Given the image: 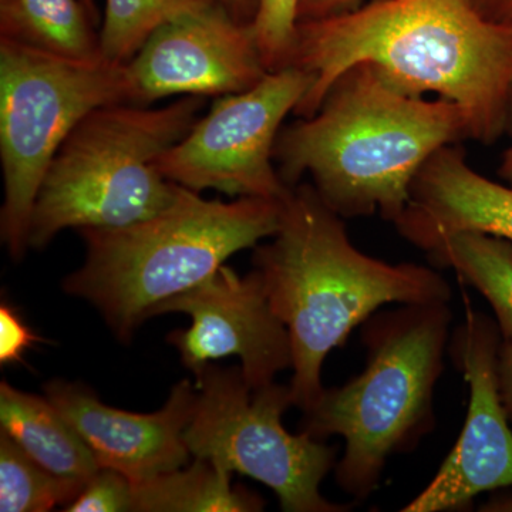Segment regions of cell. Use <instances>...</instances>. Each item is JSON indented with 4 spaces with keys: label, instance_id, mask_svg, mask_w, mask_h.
I'll return each mask as SVG.
<instances>
[{
    "label": "cell",
    "instance_id": "cell-24",
    "mask_svg": "<svg viewBox=\"0 0 512 512\" xmlns=\"http://www.w3.org/2000/svg\"><path fill=\"white\" fill-rule=\"evenodd\" d=\"M365 0H301L299 22L332 18L342 13L352 12L363 5Z\"/></svg>",
    "mask_w": 512,
    "mask_h": 512
},
{
    "label": "cell",
    "instance_id": "cell-19",
    "mask_svg": "<svg viewBox=\"0 0 512 512\" xmlns=\"http://www.w3.org/2000/svg\"><path fill=\"white\" fill-rule=\"evenodd\" d=\"M86 484L40 466L0 431V511L46 512L67 507Z\"/></svg>",
    "mask_w": 512,
    "mask_h": 512
},
{
    "label": "cell",
    "instance_id": "cell-18",
    "mask_svg": "<svg viewBox=\"0 0 512 512\" xmlns=\"http://www.w3.org/2000/svg\"><path fill=\"white\" fill-rule=\"evenodd\" d=\"M437 268L453 269L493 308L503 340H512V242L484 232H456L424 249Z\"/></svg>",
    "mask_w": 512,
    "mask_h": 512
},
{
    "label": "cell",
    "instance_id": "cell-16",
    "mask_svg": "<svg viewBox=\"0 0 512 512\" xmlns=\"http://www.w3.org/2000/svg\"><path fill=\"white\" fill-rule=\"evenodd\" d=\"M82 0H0V40L77 62H97L99 32Z\"/></svg>",
    "mask_w": 512,
    "mask_h": 512
},
{
    "label": "cell",
    "instance_id": "cell-1",
    "mask_svg": "<svg viewBox=\"0 0 512 512\" xmlns=\"http://www.w3.org/2000/svg\"><path fill=\"white\" fill-rule=\"evenodd\" d=\"M360 63L412 96L456 103L468 114L473 141L493 144L505 133L512 20L487 18L471 0H372L299 22L291 66L312 83L293 114L313 116L330 86Z\"/></svg>",
    "mask_w": 512,
    "mask_h": 512
},
{
    "label": "cell",
    "instance_id": "cell-21",
    "mask_svg": "<svg viewBox=\"0 0 512 512\" xmlns=\"http://www.w3.org/2000/svg\"><path fill=\"white\" fill-rule=\"evenodd\" d=\"M252 29L269 73L291 66L301 0H255Z\"/></svg>",
    "mask_w": 512,
    "mask_h": 512
},
{
    "label": "cell",
    "instance_id": "cell-23",
    "mask_svg": "<svg viewBox=\"0 0 512 512\" xmlns=\"http://www.w3.org/2000/svg\"><path fill=\"white\" fill-rule=\"evenodd\" d=\"M36 342L42 339L23 322L16 309L3 301L0 306V363L22 362L23 353Z\"/></svg>",
    "mask_w": 512,
    "mask_h": 512
},
{
    "label": "cell",
    "instance_id": "cell-8",
    "mask_svg": "<svg viewBox=\"0 0 512 512\" xmlns=\"http://www.w3.org/2000/svg\"><path fill=\"white\" fill-rule=\"evenodd\" d=\"M197 379V406L185 443L192 458H207L231 473L271 488L285 512H345L320 493L335 468L336 448L302 431L285 429L293 406L291 387L271 383L252 389L241 366L210 363Z\"/></svg>",
    "mask_w": 512,
    "mask_h": 512
},
{
    "label": "cell",
    "instance_id": "cell-5",
    "mask_svg": "<svg viewBox=\"0 0 512 512\" xmlns=\"http://www.w3.org/2000/svg\"><path fill=\"white\" fill-rule=\"evenodd\" d=\"M453 313L448 303H410L376 312L362 325L366 367L343 386L323 389L303 412L299 431L316 440L339 436V487L365 501L394 454L407 453L434 429V387L444 370Z\"/></svg>",
    "mask_w": 512,
    "mask_h": 512
},
{
    "label": "cell",
    "instance_id": "cell-11",
    "mask_svg": "<svg viewBox=\"0 0 512 512\" xmlns=\"http://www.w3.org/2000/svg\"><path fill=\"white\" fill-rule=\"evenodd\" d=\"M130 103L245 92L268 74L252 23L214 0L154 30L126 64Z\"/></svg>",
    "mask_w": 512,
    "mask_h": 512
},
{
    "label": "cell",
    "instance_id": "cell-29",
    "mask_svg": "<svg viewBox=\"0 0 512 512\" xmlns=\"http://www.w3.org/2000/svg\"><path fill=\"white\" fill-rule=\"evenodd\" d=\"M84 8L89 12L90 18H92L94 25L99 28L100 25V15L99 9H97L96 0H82Z\"/></svg>",
    "mask_w": 512,
    "mask_h": 512
},
{
    "label": "cell",
    "instance_id": "cell-17",
    "mask_svg": "<svg viewBox=\"0 0 512 512\" xmlns=\"http://www.w3.org/2000/svg\"><path fill=\"white\" fill-rule=\"evenodd\" d=\"M207 458L133 483V512H256L264 501Z\"/></svg>",
    "mask_w": 512,
    "mask_h": 512
},
{
    "label": "cell",
    "instance_id": "cell-12",
    "mask_svg": "<svg viewBox=\"0 0 512 512\" xmlns=\"http://www.w3.org/2000/svg\"><path fill=\"white\" fill-rule=\"evenodd\" d=\"M184 313L188 329L167 336L181 362L200 375L211 362L237 356L252 389L275 382L292 366L291 339L269 303L258 271L247 276L222 265L214 275L158 306L154 316Z\"/></svg>",
    "mask_w": 512,
    "mask_h": 512
},
{
    "label": "cell",
    "instance_id": "cell-20",
    "mask_svg": "<svg viewBox=\"0 0 512 512\" xmlns=\"http://www.w3.org/2000/svg\"><path fill=\"white\" fill-rule=\"evenodd\" d=\"M214 0H106L99 37L106 62L127 64L154 30Z\"/></svg>",
    "mask_w": 512,
    "mask_h": 512
},
{
    "label": "cell",
    "instance_id": "cell-4",
    "mask_svg": "<svg viewBox=\"0 0 512 512\" xmlns=\"http://www.w3.org/2000/svg\"><path fill=\"white\" fill-rule=\"evenodd\" d=\"M284 201L207 200L180 185L175 200L153 217L80 229L86 258L64 278V292L92 303L116 338L130 343L158 306L210 278L229 256L274 237Z\"/></svg>",
    "mask_w": 512,
    "mask_h": 512
},
{
    "label": "cell",
    "instance_id": "cell-27",
    "mask_svg": "<svg viewBox=\"0 0 512 512\" xmlns=\"http://www.w3.org/2000/svg\"><path fill=\"white\" fill-rule=\"evenodd\" d=\"M221 2L241 22L251 23L254 20L255 0H221Z\"/></svg>",
    "mask_w": 512,
    "mask_h": 512
},
{
    "label": "cell",
    "instance_id": "cell-7",
    "mask_svg": "<svg viewBox=\"0 0 512 512\" xmlns=\"http://www.w3.org/2000/svg\"><path fill=\"white\" fill-rule=\"evenodd\" d=\"M130 103L126 64L77 62L0 40V238L28 252L37 191L64 140L93 110Z\"/></svg>",
    "mask_w": 512,
    "mask_h": 512
},
{
    "label": "cell",
    "instance_id": "cell-3",
    "mask_svg": "<svg viewBox=\"0 0 512 512\" xmlns=\"http://www.w3.org/2000/svg\"><path fill=\"white\" fill-rule=\"evenodd\" d=\"M345 218L299 183L284 201L281 225L256 245L254 269L291 339L293 407L311 409L322 394V366L350 333L389 303H448L453 291L427 266L389 264L350 241Z\"/></svg>",
    "mask_w": 512,
    "mask_h": 512
},
{
    "label": "cell",
    "instance_id": "cell-2",
    "mask_svg": "<svg viewBox=\"0 0 512 512\" xmlns=\"http://www.w3.org/2000/svg\"><path fill=\"white\" fill-rule=\"evenodd\" d=\"M464 140H473L471 123L456 103L412 96L360 63L330 86L313 116L282 127L274 158L289 188L311 175L345 220L380 214L394 224L423 165Z\"/></svg>",
    "mask_w": 512,
    "mask_h": 512
},
{
    "label": "cell",
    "instance_id": "cell-14",
    "mask_svg": "<svg viewBox=\"0 0 512 512\" xmlns=\"http://www.w3.org/2000/svg\"><path fill=\"white\" fill-rule=\"evenodd\" d=\"M394 227L423 251L456 232H484L512 242V185L478 173L457 144L440 148L417 174Z\"/></svg>",
    "mask_w": 512,
    "mask_h": 512
},
{
    "label": "cell",
    "instance_id": "cell-25",
    "mask_svg": "<svg viewBox=\"0 0 512 512\" xmlns=\"http://www.w3.org/2000/svg\"><path fill=\"white\" fill-rule=\"evenodd\" d=\"M497 377L501 400L512 423V340L501 342L498 350Z\"/></svg>",
    "mask_w": 512,
    "mask_h": 512
},
{
    "label": "cell",
    "instance_id": "cell-13",
    "mask_svg": "<svg viewBox=\"0 0 512 512\" xmlns=\"http://www.w3.org/2000/svg\"><path fill=\"white\" fill-rule=\"evenodd\" d=\"M45 396L66 417L99 467L113 468L133 483L187 466L185 443L197 406V386L181 380L156 413L124 412L101 402L92 387L80 382L50 380Z\"/></svg>",
    "mask_w": 512,
    "mask_h": 512
},
{
    "label": "cell",
    "instance_id": "cell-9",
    "mask_svg": "<svg viewBox=\"0 0 512 512\" xmlns=\"http://www.w3.org/2000/svg\"><path fill=\"white\" fill-rule=\"evenodd\" d=\"M311 83L308 73L288 66L266 74L245 92L217 97L207 116L157 158V170L192 191L285 200L292 188L276 168V138Z\"/></svg>",
    "mask_w": 512,
    "mask_h": 512
},
{
    "label": "cell",
    "instance_id": "cell-30",
    "mask_svg": "<svg viewBox=\"0 0 512 512\" xmlns=\"http://www.w3.org/2000/svg\"><path fill=\"white\" fill-rule=\"evenodd\" d=\"M508 20H512V13H511L510 19H508Z\"/></svg>",
    "mask_w": 512,
    "mask_h": 512
},
{
    "label": "cell",
    "instance_id": "cell-6",
    "mask_svg": "<svg viewBox=\"0 0 512 512\" xmlns=\"http://www.w3.org/2000/svg\"><path fill=\"white\" fill-rule=\"evenodd\" d=\"M207 97L163 107L116 103L87 114L53 157L30 217L29 249H45L64 229L120 228L167 208L180 185L156 161L201 117Z\"/></svg>",
    "mask_w": 512,
    "mask_h": 512
},
{
    "label": "cell",
    "instance_id": "cell-15",
    "mask_svg": "<svg viewBox=\"0 0 512 512\" xmlns=\"http://www.w3.org/2000/svg\"><path fill=\"white\" fill-rule=\"evenodd\" d=\"M0 431L57 476L89 481L99 470L96 458L72 424L46 396L0 383Z\"/></svg>",
    "mask_w": 512,
    "mask_h": 512
},
{
    "label": "cell",
    "instance_id": "cell-10",
    "mask_svg": "<svg viewBox=\"0 0 512 512\" xmlns=\"http://www.w3.org/2000/svg\"><path fill=\"white\" fill-rule=\"evenodd\" d=\"M501 338L497 322L468 308L448 353L470 387L463 430L436 477L403 512L468 510L487 491L512 487V431L498 389Z\"/></svg>",
    "mask_w": 512,
    "mask_h": 512
},
{
    "label": "cell",
    "instance_id": "cell-28",
    "mask_svg": "<svg viewBox=\"0 0 512 512\" xmlns=\"http://www.w3.org/2000/svg\"><path fill=\"white\" fill-rule=\"evenodd\" d=\"M505 133L510 134L511 144L508 146L507 150L504 151L498 174L503 178L505 184L512 185V94L510 106H508L507 128H505Z\"/></svg>",
    "mask_w": 512,
    "mask_h": 512
},
{
    "label": "cell",
    "instance_id": "cell-22",
    "mask_svg": "<svg viewBox=\"0 0 512 512\" xmlns=\"http://www.w3.org/2000/svg\"><path fill=\"white\" fill-rule=\"evenodd\" d=\"M66 512H133V481L113 468L100 467Z\"/></svg>",
    "mask_w": 512,
    "mask_h": 512
},
{
    "label": "cell",
    "instance_id": "cell-26",
    "mask_svg": "<svg viewBox=\"0 0 512 512\" xmlns=\"http://www.w3.org/2000/svg\"><path fill=\"white\" fill-rule=\"evenodd\" d=\"M487 18L508 20L512 13V0H471Z\"/></svg>",
    "mask_w": 512,
    "mask_h": 512
}]
</instances>
